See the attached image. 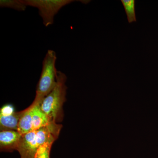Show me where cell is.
<instances>
[{"label":"cell","mask_w":158,"mask_h":158,"mask_svg":"<svg viewBox=\"0 0 158 158\" xmlns=\"http://www.w3.org/2000/svg\"><path fill=\"white\" fill-rule=\"evenodd\" d=\"M53 143V141H50L40 145L37 149L35 158H50L51 149Z\"/></svg>","instance_id":"11"},{"label":"cell","mask_w":158,"mask_h":158,"mask_svg":"<svg viewBox=\"0 0 158 158\" xmlns=\"http://www.w3.org/2000/svg\"><path fill=\"white\" fill-rule=\"evenodd\" d=\"M1 8H9L18 11H24L27 6L22 2V0H1Z\"/></svg>","instance_id":"10"},{"label":"cell","mask_w":158,"mask_h":158,"mask_svg":"<svg viewBox=\"0 0 158 158\" xmlns=\"http://www.w3.org/2000/svg\"><path fill=\"white\" fill-rule=\"evenodd\" d=\"M27 6L37 8L43 23L48 27L54 23V17L64 6L74 2L73 0H22Z\"/></svg>","instance_id":"4"},{"label":"cell","mask_w":158,"mask_h":158,"mask_svg":"<svg viewBox=\"0 0 158 158\" xmlns=\"http://www.w3.org/2000/svg\"><path fill=\"white\" fill-rule=\"evenodd\" d=\"M57 56L56 52L49 50L42 63V71L37 84L34 99L41 102L56 86L58 71L56 68Z\"/></svg>","instance_id":"3"},{"label":"cell","mask_w":158,"mask_h":158,"mask_svg":"<svg viewBox=\"0 0 158 158\" xmlns=\"http://www.w3.org/2000/svg\"><path fill=\"white\" fill-rule=\"evenodd\" d=\"M22 135L16 131H2L0 132V148L2 152L17 150Z\"/></svg>","instance_id":"6"},{"label":"cell","mask_w":158,"mask_h":158,"mask_svg":"<svg viewBox=\"0 0 158 158\" xmlns=\"http://www.w3.org/2000/svg\"><path fill=\"white\" fill-rule=\"evenodd\" d=\"M61 127L52 122L48 126L22 135L17 149L21 158H35L40 145L46 142H54L58 138Z\"/></svg>","instance_id":"1"},{"label":"cell","mask_w":158,"mask_h":158,"mask_svg":"<svg viewBox=\"0 0 158 158\" xmlns=\"http://www.w3.org/2000/svg\"><path fill=\"white\" fill-rule=\"evenodd\" d=\"M33 103L25 110L20 111L17 131L21 135L32 131V115L34 110Z\"/></svg>","instance_id":"8"},{"label":"cell","mask_w":158,"mask_h":158,"mask_svg":"<svg viewBox=\"0 0 158 158\" xmlns=\"http://www.w3.org/2000/svg\"><path fill=\"white\" fill-rule=\"evenodd\" d=\"M20 112H16L13 105L8 104L3 106L0 110L1 131H17Z\"/></svg>","instance_id":"5"},{"label":"cell","mask_w":158,"mask_h":158,"mask_svg":"<svg viewBox=\"0 0 158 158\" xmlns=\"http://www.w3.org/2000/svg\"><path fill=\"white\" fill-rule=\"evenodd\" d=\"M121 2L124 7L129 23H131L136 22L137 20L135 12V1L122 0Z\"/></svg>","instance_id":"9"},{"label":"cell","mask_w":158,"mask_h":158,"mask_svg":"<svg viewBox=\"0 0 158 158\" xmlns=\"http://www.w3.org/2000/svg\"><path fill=\"white\" fill-rule=\"evenodd\" d=\"M66 79L65 73L58 71L55 88L44 99L40 105L43 112L55 122L62 118V106L65 101L67 89L65 85Z\"/></svg>","instance_id":"2"},{"label":"cell","mask_w":158,"mask_h":158,"mask_svg":"<svg viewBox=\"0 0 158 158\" xmlns=\"http://www.w3.org/2000/svg\"><path fill=\"white\" fill-rule=\"evenodd\" d=\"M33 103L34 108L32 115V131L45 127L54 122L41 110L40 108L41 102L34 99Z\"/></svg>","instance_id":"7"}]
</instances>
